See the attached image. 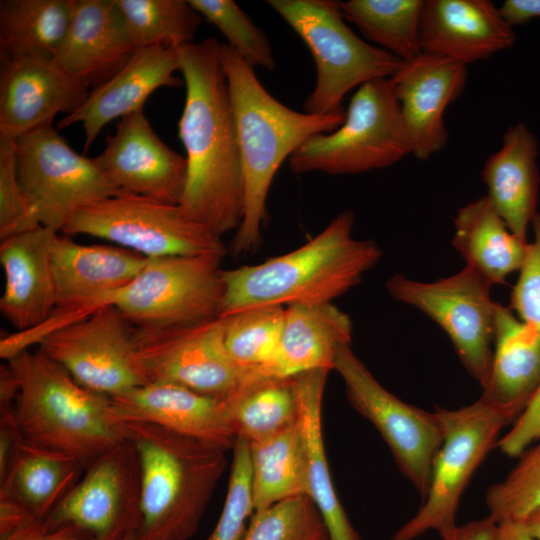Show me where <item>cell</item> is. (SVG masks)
Returning a JSON list of instances; mask_svg holds the SVG:
<instances>
[{
    "label": "cell",
    "instance_id": "cell-1",
    "mask_svg": "<svg viewBox=\"0 0 540 540\" xmlns=\"http://www.w3.org/2000/svg\"><path fill=\"white\" fill-rule=\"evenodd\" d=\"M220 49L221 43L213 37L178 48L186 88L178 135L187 160L180 204L222 238L242 221L243 177Z\"/></svg>",
    "mask_w": 540,
    "mask_h": 540
},
{
    "label": "cell",
    "instance_id": "cell-2",
    "mask_svg": "<svg viewBox=\"0 0 540 540\" xmlns=\"http://www.w3.org/2000/svg\"><path fill=\"white\" fill-rule=\"evenodd\" d=\"M240 150L243 216L231 243L234 256L247 255L262 243L266 201L273 179L292 153L308 138L336 130L345 110L325 115L295 111L274 98L249 66L227 44H221Z\"/></svg>",
    "mask_w": 540,
    "mask_h": 540
},
{
    "label": "cell",
    "instance_id": "cell-3",
    "mask_svg": "<svg viewBox=\"0 0 540 540\" xmlns=\"http://www.w3.org/2000/svg\"><path fill=\"white\" fill-rule=\"evenodd\" d=\"M355 214L340 212L297 249L255 265L222 270L219 316L257 306L332 302L357 286L382 251L373 240L353 237Z\"/></svg>",
    "mask_w": 540,
    "mask_h": 540
},
{
    "label": "cell",
    "instance_id": "cell-4",
    "mask_svg": "<svg viewBox=\"0 0 540 540\" xmlns=\"http://www.w3.org/2000/svg\"><path fill=\"white\" fill-rule=\"evenodd\" d=\"M7 364L18 382L14 411L26 443L68 455L86 470L126 440L111 398L80 385L38 349Z\"/></svg>",
    "mask_w": 540,
    "mask_h": 540
},
{
    "label": "cell",
    "instance_id": "cell-5",
    "mask_svg": "<svg viewBox=\"0 0 540 540\" xmlns=\"http://www.w3.org/2000/svg\"><path fill=\"white\" fill-rule=\"evenodd\" d=\"M122 421L140 467L136 540L190 539L227 466V451L156 424Z\"/></svg>",
    "mask_w": 540,
    "mask_h": 540
},
{
    "label": "cell",
    "instance_id": "cell-6",
    "mask_svg": "<svg viewBox=\"0 0 540 540\" xmlns=\"http://www.w3.org/2000/svg\"><path fill=\"white\" fill-rule=\"evenodd\" d=\"M267 3L312 54L316 82L304 102L306 113L325 115L342 110L348 92L372 80L391 78L403 63L358 37L345 22L341 2L269 0Z\"/></svg>",
    "mask_w": 540,
    "mask_h": 540
},
{
    "label": "cell",
    "instance_id": "cell-7",
    "mask_svg": "<svg viewBox=\"0 0 540 540\" xmlns=\"http://www.w3.org/2000/svg\"><path fill=\"white\" fill-rule=\"evenodd\" d=\"M411 154L391 78L357 88L334 131L308 138L289 157L294 174H359L394 165Z\"/></svg>",
    "mask_w": 540,
    "mask_h": 540
},
{
    "label": "cell",
    "instance_id": "cell-8",
    "mask_svg": "<svg viewBox=\"0 0 540 540\" xmlns=\"http://www.w3.org/2000/svg\"><path fill=\"white\" fill-rule=\"evenodd\" d=\"M443 440L435 456L429 488L417 513L391 540H416L434 531L440 538L456 526L460 499L501 430L513 420L482 397L457 409L436 407Z\"/></svg>",
    "mask_w": 540,
    "mask_h": 540
},
{
    "label": "cell",
    "instance_id": "cell-9",
    "mask_svg": "<svg viewBox=\"0 0 540 540\" xmlns=\"http://www.w3.org/2000/svg\"><path fill=\"white\" fill-rule=\"evenodd\" d=\"M217 254L147 258L137 276L111 294L116 307L135 328H171L219 316L224 284Z\"/></svg>",
    "mask_w": 540,
    "mask_h": 540
},
{
    "label": "cell",
    "instance_id": "cell-10",
    "mask_svg": "<svg viewBox=\"0 0 540 540\" xmlns=\"http://www.w3.org/2000/svg\"><path fill=\"white\" fill-rule=\"evenodd\" d=\"M62 233L105 239L146 258L227 253L222 239L181 204L131 194L80 209Z\"/></svg>",
    "mask_w": 540,
    "mask_h": 540
},
{
    "label": "cell",
    "instance_id": "cell-11",
    "mask_svg": "<svg viewBox=\"0 0 540 540\" xmlns=\"http://www.w3.org/2000/svg\"><path fill=\"white\" fill-rule=\"evenodd\" d=\"M15 150L22 189L43 227L62 232L80 209L123 194L95 159L75 152L52 123L16 138Z\"/></svg>",
    "mask_w": 540,
    "mask_h": 540
},
{
    "label": "cell",
    "instance_id": "cell-12",
    "mask_svg": "<svg viewBox=\"0 0 540 540\" xmlns=\"http://www.w3.org/2000/svg\"><path fill=\"white\" fill-rule=\"evenodd\" d=\"M492 285L468 267L433 282H420L401 273L385 283L395 300L417 308L448 335L466 369L482 387L492 365L497 302Z\"/></svg>",
    "mask_w": 540,
    "mask_h": 540
},
{
    "label": "cell",
    "instance_id": "cell-13",
    "mask_svg": "<svg viewBox=\"0 0 540 540\" xmlns=\"http://www.w3.org/2000/svg\"><path fill=\"white\" fill-rule=\"evenodd\" d=\"M37 344L91 391L115 397L147 383L135 352L134 326L113 305L53 328Z\"/></svg>",
    "mask_w": 540,
    "mask_h": 540
},
{
    "label": "cell",
    "instance_id": "cell-14",
    "mask_svg": "<svg viewBox=\"0 0 540 540\" xmlns=\"http://www.w3.org/2000/svg\"><path fill=\"white\" fill-rule=\"evenodd\" d=\"M334 370L353 408L378 430L402 474L424 498L443 440L437 413L408 404L384 388L350 345L339 349Z\"/></svg>",
    "mask_w": 540,
    "mask_h": 540
},
{
    "label": "cell",
    "instance_id": "cell-15",
    "mask_svg": "<svg viewBox=\"0 0 540 540\" xmlns=\"http://www.w3.org/2000/svg\"><path fill=\"white\" fill-rule=\"evenodd\" d=\"M134 346L147 383H173L228 400L248 377L227 352L220 316L182 327H134Z\"/></svg>",
    "mask_w": 540,
    "mask_h": 540
},
{
    "label": "cell",
    "instance_id": "cell-16",
    "mask_svg": "<svg viewBox=\"0 0 540 540\" xmlns=\"http://www.w3.org/2000/svg\"><path fill=\"white\" fill-rule=\"evenodd\" d=\"M140 522V467L127 438L87 468L43 520L47 530L72 525L89 540H136Z\"/></svg>",
    "mask_w": 540,
    "mask_h": 540
},
{
    "label": "cell",
    "instance_id": "cell-17",
    "mask_svg": "<svg viewBox=\"0 0 540 540\" xmlns=\"http://www.w3.org/2000/svg\"><path fill=\"white\" fill-rule=\"evenodd\" d=\"M94 159L123 194L180 204L187 180L186 157L160 139L143 110L121 118Z\"/></svg>",
    "mask_w": 540,
    "mask_h": 540
},
{
    "label": "cell",
    "instance_id": "cell-18",
    "mask_svg": "<svg viewBox=\"0 0 540 540\" xmlns=\"http://www.w3.org/2000/svg\"><path fill=\"white\" fill-rule=\"evenodd\" d=\"M467 75L463 64L422 53L403 61L391 77L415 158L427 160L447 144L443 116L462 94Z\"/></svg>",
    "mask_w": 540,
    "mask_h": 540
},
{
    "label": "cell",
    "instance_id": "cell-19",
    "mask_svg": "<svg viewBox=\"0 0 540 540\" xmlns=\"http://www.w3.org/2000/svg\"><path fill=\"white\" fill-rule=\"evenodd\" d=\"M89 90L71 79L55 59H1L0 137L16 139L59 113L75 111Z\"/></svg>",
    "mask_w": 540,
    "mask_h": 540
},
{
    "label": "cell",
    "instance_id": "cell-20",
    "mask_svg": "<svg viewBox=\"0 0 540 540\" xmlns=\"http://www.w3.org/2000/svg\"><path fill=\"white\" fill-rule=\"evenodd\" d=\"M516 33L489 0H424L419 26L423 54L467 66L511 48Z\"/></svg>",
    "mask_w": 540,
    "mask_h": 540
},
{
    "label": "cell",
    "instance_id": "cell-21",
    "mask_svg": "<svg viewBox=\"0 0 540 540\" xmlns=\"http://www.w3.org/2000/svg\"><path fill=\"white\" fill-rule=\"evenodd\" d=\"M177 71L178 49L139 48L122 69L92 89L75 111L65 115L58 122V128L80 124L84 131V150L88 151L107 124L143 110L144 103L157 89L183 84V79L175 76Z\"/></svg>",
    "mask_w": 540,
    "mask_h": 540
},
{
    "label": "cell",
    "instance_id": "cell-22",
    "mask_svg": "<svg viewBox=\"0 0 540 540\" xmlns=\"http://www.w3.org/2000/svg\"><path fill=\"white\" fill-rule=\"evenodd\" d=\"M147 258L120 246L85 245L57 233L52 245L54 312L96 310L127 286Z\"/></svg>",
    "mask_w": 540,
    "mask_h": 540
},
{
    "label": "cell",
    "instance_id": "cell-23",
    "mask_svg": "<svg viewBox=\"0 0 540 540\" xmlns=\"http://www.w3.org/2000/svg\"><path fill=\"white\" fill-rule=\"evenodd\" d=\"M137 50L116 0H75L55 61L71 79L92 90L122 69Z\"/></svg>",
    "mask_w": 540,
    "mask_h": 540
},
{
    "label": "cell",
    "instance_id": "cell-24",
    "mask_svg": "<svg viewBox=\"0 0 540 540\" xmlns=\"http://www.w3.org/2000/svg\"><path fill=\"white\" fill-rule=\"evenodd\" d=\"M121 420L156 424L228 451L236 435L226 400L173 383H146L110 397Z\"/></svg>",
    "mask_w": 540,
    "mask_h": 540
},
{
    "label": "cell",
    "instance_id": "cell-25",
    "mask_svg": "<svg viewBox=\"0 0 540 540\" xmlns=\"http://www.w3.org/2000/svg\"><path fill=\"white\" fill-rule=\"evenodd\" d=\"M57 233L40 226L1 240L5 282L0 312L19 332L38 328L55 311L52 245Z\"/></svg>",
    "mask_w": 540,
    "mask_h": 540
},
{
    "label": "cell",
    "instance_id": "cell-26",
    "mask_svg": "<svg viewBox=\"0 0 540 540\" xmlns=\"http://www.w3.org/2000/svg\"><path fill=\"white\" fill-rule=\"evenodd\" d=\"M538 142L523 123L510 125L500 148L484 162L481 176L487 198L508 229L527 241L537 214L540 174Z\"/></svg>",
    "mask_w": 540,
    "mask_h": 540
},
{
    "label": "cell",
    "instance_id": "cell-27",
    "mask_svg": "<svg viewBox=\"0 0 540 540\" xmlns=\"http://www.w3.org/2000/svg\"><path fill=\"white\" fill-rule=\"evenodd\" d=\"M493 341L481 397L514 422L540 385V337L509 306L497 303Z\"/></svg>",
    "mask_w": 540,
    "mask_h": 540
},
{
    "label": "cell",
    "instance_id": "cell-28",
    "mask_svg": "<svg viewBox=\"0 0 540 540\" xmlns=\"http://www.w3.org/2000/svg\"><path fill=\"white\" fill-rule=\"evenodd\" d=\"M351 340V319L332 302L287 306L272 377L334 370L339 349Z\"/></svg>",
    "mask_w": 540,
    "mask_h": 540
},
{
    "label": "cell",
    "instance_id": "cell-29",
    "mask_svg": "<svg viewBox=\"0 0 540 540\" xmlns=\"http://www.w3.org/2000/svg\"><path fill=\"white\" fill-rule=\"evenodd\" d=\"M453 224V247L492 286L520 270L529 242L508 229L486 195L460 207Z\"/></svg>",
    "mask_w": 540,
    "mask_h": 540
},
{
    "label": "cell",
    "instance_id": "cell-30",
    "mask_svg": "<svg viewBox=\"0 0 540 540\" xmlns=\"http://www.w3.org/2000/svg\"><path fill=\"white\" fill-rule=\"evenodd\" d=\"M328 373L311 371L294 377L307 451L308 495L323 517L329 540H362L337 497L325 453L321 414Z\"/></svg>",
    "mask_w": 540,
    "mask_h": 540
},
{
    "label": "cell",
    "instance_id": "cell-31",
    "mask_svg": "<svg viewBox=\"0 0 540 540\" xmlns=\"http://www.w3.org/2000/svg\"><path fill=\"white\" fill-rule=\"evenodd\" d=\"M75 0L0 1L1 59H55L66 37Z\"/></svg>",
    "mask_w": 540,
    "mask_h": 540
},
{
    "label": "cell",
    "instance_id": "cell-32",
    "mask_svg": "<svg viewBox=\"0 0 540 540\" xmlns=\"http://www.w3.org/2000/svg\"><path fill=\"white\" fill-rule=\"evenodd\" d=\"M249 447L254 512L309 494L307 451L299 420Z\"/></svg>",
    "mask_w": 540,
    "mask_h": 540
},
{
    "label": "cell",
    "instance_id": "cell-33",
    "mask_svg": "<svg viewBox=\"0 0 540 540\" xmlns=\"http://www.w3.org/2000/svg\"><path fill=\"white\" fill-rule=\"evenodd\" d=\"M84 468L60 452L24 443L0 493L18 500L36 519L43 521L77 484Z\"/></svg>",
    "mask_w": 540,
    "mask_h": 540
},
{
    "label": "cell",
    "instance_id": "cell-34",
    "mask_svg": "<svg viewBox=\"0 0 540 540\" xmlns=\"http://www.w3.org/2000/svg\"><path fill=\"white\" fill-rule=\"evenodd\" d=\"M226 402L236 437L249 443L278 434L299 417L294 377L250 376Z\"/></svg>",
    "mask_w": 540,
    "mask_h": 540
},
{
    "label": "cell",
    "instance_id": "cell-35",
    "mask_svg": "<svg viewBox=\"0 0 540 540\" xmlns=\"http://www.w3.org/2000/svg\"><path fill=\"white\" fill-rule=\"evenodd\" d=\"M424 0H349L345 18L369 41L403 61L420 54L419 26Z\"/></svg>",
    "mask_w": 540,
    "mask_h": 540
},
{
    "label": "cell",
    "instance_id": "cell-36",
    "mask_svg": "<svg viewBox=\"0 0 540 540\" xmlns=\"http://www.w3.org/2000/svg\"><path fill=\"white\" fill-rule=\"evenodd\" d=\"M284 316V306L266 305L222 317L227 352L248 376L273 378L272 369L279 351Z\"/></svg>",
    "mask_w": 540,
    "mask_h": 540
},
{
    "label": "cell",
    "instance_id": "cell-37",
    "mask_svg": "<svg viewBox=\"0 0 540 540\" xmlns=\"http://www.w3.org/2000/svg\"><path fill=\"white\" fill-rule=\"evenodd\" d=\"M136 47L193 43L202 17L188 0H116Z\"/></svg>",
    "mask_w": 540,
    "mask_h": 540
},
{
    "label": "cell",
    "instance_id": "cell-38",
    "mask_svg": "<svg viewBox=\"0 0 540 540\" xmlns=\"http://www.w3.org/2000/svg\"><path fill=\"white\" fill-rule=\"evenodd\" d=\"M518 457L508 475L485 494L489 516L497 523L525 522L540 511V440Z\"/></svg>",
    "mask_w": 540,
    "mask_h": 540
},
{
    "label": "cell",
    "instance_id": "cell-39",
    "mask_svg": "<svg viewBox=\"0 0 540 540\" xmlns=\"http://www.w3.org/2000/svg\"><path fill=\"white\" fill-rule=\"evenodd\" d=\"M202 18L214 25L252 68L274 70L272 46L266 34L233 0H188Z\"/></svg>",
    "mask_w": 540,
    "mask_h": 540
},
{
    "label": "cell",
    "instance_id": "cell-40",
    "mask_svg": "<svg viewBox=\"0 0 540 540\" xmlns=\"http://www.w3.org/2000/svg\"><path fill=\"white\" fill-rule=\"evenodd\" d=\"M245 540H329L323 517L308 495L253 513Z\"/></svg>",
    "mask_w": 540,
    "mask_h": 540
},
{
    "label": "cell",
    "instance_id": "cell-41",
    "mask_svg": "<svg viewBox=\"0 0 540 540\" xmlns=\"http://www.w3.org/2000/svg\"><path fill=\"white\" fill-rule=\"evenodd\" d=\"M226 498L218 522L207 540H245L254 513L249 442L237 437Z\"/></svg>",
    "mask_w": 540,
    "mask_h": 540
},
{
    "label": "cell",
    "instance_id": "cell-42",
    "mask_svg": "<svg viewBox=\"0 0 540 540\" xmlns=\"http://www.w3.org/2000/svg\"><path fill=\"white\" fill-rule=\"evenodd\" d=\"M40 226L18 177L15 139L0 137V240Z\"/></svg>",
    "mask_w": 540,
    "mask_h": 540
},
{
    "label": "cell",
    "instance_id": "cell-43",
    "mask_svg": "<svg viewBox=\"0 0 540 540\" xmlns=\"http://www.w3.org/2000/svg\"><path fill=\"white\" fill-rule=\"evenodd\" d=\"M534 239L527 252L518 279L513 286L509 308L540 337V212L532 220Z\"/></svg>",
    "mask_w": 540,
    "mask_h": 540
},
{
    "label": "cell",
    "instance_id": "cell-44",
    "mask_svg": "<svg viewBox=\"0 0 540 540\" xmlns=\"http://www.w3.org/2000/svg\"><path fill=\"white\" fill-rule=\"evenodd\" d=\"M540 440V385L511 429L498 441L497 447L509 457H518L533 442Z\"/></svg>",
    "mask_w": 540,
    "mask_h": 540
},
{
    "label": "cell",
    "instance_id": "cell-45",
    "mask_svg": "<svg viewBox=\"0 0 540 540\" xmlns=\"http://www.w3.org/2000/svg\"><path fill=\"white\" fill-rule=\"evenodd\" d=\"M24 443L14 405H0V484L9 475Z\"/></svg>",
    "mask_w": 540,
    "mask_h": 540
},
{
    "label": "cell",
    "instance_id": "cell-46",
    "mask_svg": "<svg viewBox=\"0 0 540 540\" xmlns=\"http://www.w3.org/2000/svg\"><path fill=\"white\" fill-rule=\"evenodd\" d=\"M0 540H89L79 528L68 525L54 530H47L43 521L33 519L12 532L0 537Z\"/></svg>",
    "mask_w": 540,
    "mask_h": 540
},
{
    "label": "cell",
    "instance_id": "cell-47",
    "mask_svg": "<svg viewBox=\"0 0 540 540\" xmlns=\"http://www.w3.org/2000/svg\"><path fill=\"white\" fill-rule=\"evenodd\" d=\"M442 540H499V525L489 515L482 519L457 525Z\"/></svg>",
    "mask_w": 540,
    "mask_h": 540
},
{
    "label": "cell",
    "instance_id": "cell-48",
    "mask_svg": "<svg viewBox=\"0 0 540 540\" xmlns=\"http://www.w3.org/2000/svg\"><path fill=\"white\" fill-rule=\"evenodd\" d=\"M36 519L13 496L0 493V537Z\"/></svg>",
    "mask_w": 540,
    "mask_h": 540
},
{
    "label": "cell",
    "instance_id": "cell-49",
    "mask_svg": "<svg viewBox=\"0 0 540 540\" xmlns=\"http://www.w3.org/2000/svg\"><path fill=\"white\" fill-rule=\"evenodd\" d=\"M504 20L511 26L540 18V0H506L499 6Z\"/></svg>",
    "mask_w": 540,
    "mask_h": 540
},
{
    "label": "cell",
    "instance_id": "cell-50",
    "mask_svg": "<svg viewBox=\"0 0 540 540\" xmlns=\"http://www.w3.org/2000/svg\"><path fill=\"white\" fill-rule=\"evenodd\" d=\"M499 525V540H537L528 531L524 522H502Z\"/></svg>",
    "mask_w": 540,
    "mask_h": 540
},
{
    "label": "cell",
    "instance_id": "cell-51",
    "mask_svg": "<svg viewBox=\"0 0 540 540\" xmlns=\"http://www.w3.org/2000/svg\"><path fill=\"white\" fill-rule=\"evenodd\" d=\"M524 523L531 535L540 540V511L532 514Z\"/></svg>",
    "mask_w": 540,
    "mask_h": 540
},
{
    "label": "cell",
    "instance_id": "cell-52",
    "mask_svg": "<svg viewBox=\"0 0 540 540\" xmlns=\"http://www.w3.org/2000/svg\"><path fill=\"white\" fill-rule=\"evenodd\" d=\"M127 540H135V538H129V539H127Z\"/></svg>",
    "mask_w": 540,
    "mask_h": 540
}]
</instances>
